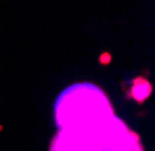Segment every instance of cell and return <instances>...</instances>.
I'll return each mask as SVG.
<instances>
[{
  "label": "cell",
  "instance_id": "obj_2",
  "mask_svg": "<svg viewBox=\"0 0 155 151\" xmlns=\"http://www.w3.org/2000/svg\"><path fill=\"white\" fill-rule=\"evenodd\" d=\"M107 113H113L111 103L105 97L103 90L92 84H76L67 88L59 97L57 111H54L59 126H67L74 122L88 120V118L107 116Z\"/></svg>",
  "mask_w": 155,
  "mask_h": 151
},
{
  "label": "cell",
  "instance_id": "obj_1",
  "mask_svg": "<svg viewBox=\"0 0 155 151\" xmlns=\"http://www.w3.org/2000/svg\"><path fill=\"white\" fill-rule=\"evenodd\" d=\"M51 151H143L138 136L113 113L61 126Z\"/></svg>",
  "mask_w": 155,
  "mask_h": 151
}]
</instances>
